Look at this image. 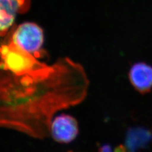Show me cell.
I'll use <instances>...</instances> for the list:
<instances>
[{"label": "cell", "mask_w": 152, "mask_h": 152, "mask_svg": "<svg viewBox=\"0 0 152 152\" xmlns=\"http://www.w3.org/2000/svg\"><path fill=\"white\" fill-rule=\"evenodd\" d=\"M4 73L1 125L34 137H45L56 112L77 104L86 94L84 70L68 58L52 65L45 64L27 74Z\"/></svg>", "instance_id": "6da1fadb"}, {"label": "cell", "mask_w": 152, "mask_h": 152, "mask_svg": "<svg viewBox=\"0 0 152 152\" xmlns=\"http://www.w3.org/2000/svg\"><path fill=\"white\" fill-rule=\"evenodd\" d=\"M2 72L13 75L31 73L44 64L36 60V56L20 50L12 42L1 46Z\"/></svg>", "instance_id": "7a4b0ae2"}, {"label": "cell", "mask_w": 152, "mask_h": 152, "mask_svg": "<svg viewBox=\"0 0 152 152\" xmlns=\"http://www.w3.org/2000/svg\"><path fill=\"white\" fill-rule=\"evenodd\" d=\"M41 28L36 23L26 22L19 26L14 32L11 42L18 48L36 56L43 44Z\"/></svg>", "instance_id": "3957f363"}, {"label": "cell", "mask_w": 152, "mask_h": 152, "mask_svg": "<svg viewBox=\"0 0 152 152\" xmlns=\"http://www.w3.org/2000/svg\"><path fill=\"white\" fill-rule=\"evenodd\" d=\"M50 132L55 141L68 143L72 141L78 134V123L71 115L61 114L51 121Z\"/></svg>", "instance_id": "277c9868"}, {"label": "cell", "mask_w": 152, "mask_h": 152, "mask_svg": "<svg viewBox=\"0 0 152 152\" xmlns=\"http://www.w3.org/2000/svg\"><path fill=\"white\" fill-rule=\"evenodd\" d=\"M129 79L133 87L141 94L152 89V66L144 62L133 65L129 72Z\"/></svg>", "instance_id": "5b68a950"}, {"label": "cell", "mask_w": 152, "mask_h": 152, "mask_svg": "<svg viewBox=\"0 0 152 152\" xmlns=\"http://www.w3.org/2000/svg\"><path fill=\"white\" fill-rule=\"evenodd\" d=\"M27 0H0V29L5 34L15 20L18 13L26 10Z\"/></svg>", "instance_id": "8992f818"}, {"label": "cell", "mask_w": 152, "mask_h": 152, "mask_svg": "<svg viewBox=\"0 0 152 152\" xmlns=\"http://www.w3.org/2000/svg\"><path fill=\"white\" fill-rule=\"evenodd\" d=\"M150 139V132L144 128H131L127 132L125 146L128 152H135L145 147Z\"/></svg>", "instance_id": "52a82bcc"}, {"label": "cell", "mask_w": 152, "mask_h": 152, "mask_svg": "<svg viewBox=\"0 0 152 152\" xmlns=\"http://www.w3.org/2000/svg\"><path fill=\"white\" fill-rule=\"evenodd\" d=\"M99 152H114L111 146L108 145H103L99 148Z\"/></svg>", "instance_id": "ba28073f"}, {"label": "cell", "mask_w": 152, "mask_h": 152, "mask_svg": "<svg viewBox=\"0 0 152 152\" xmlns=\"http://www.w3.org/2000/svg\"><path fill=\"white\" fill-rule=\"evenodd\" d=\"M114 152H128L126 146L119 145L114 149Z\"/></svg>", "instance_id": "9c48e42d"}]
</instances>
